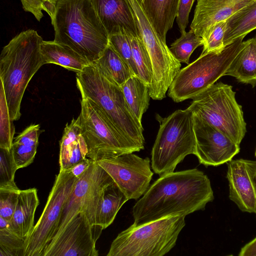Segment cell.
<instances>
[{
	"mask_svg": "<svg viewBox=\"0 0 256 256\" xmlns=\"http://www.w3.org/2000/svg\"><path fill=\"white\" fill-rule=\"evenodd\" d=\"M214 200L210 180L202 171L193 168L168 173L160 176L133 206V224L186 216L204 210Z\"/></svg>",
	"mask_w": 256,
	"mask_h": 256,
	"instance_id": "1",
	"label": "cell"
},
{
	"mask_svg": "<svg viewBox=\"0 0 256 256\" xmlns=\"http://www.w3.org/2000/svg\"><path fill=\"white\" fill-rule=\"evenodd\" d=\"M43 10L50 16L54 41L66 46L90 64L109 44V36L91 0H43Z\"/></svg>",
	"mask_w": 256,
	"mask_h": 256,
	"instance_id": "2",
	"label": "cell"
},
{
	"mask_svg": "<svg viewBox=\"0 0 256 256\" xmlns=\"http://www.w3.org/2000/svg\"><path fill=\"white\" fill-rule=\"evenodd\" d=\"M43 40L36 30L29 29L13 38L2 50L0 81L13 121L21 116V102L30 81L44 64L40 50Z\"/></svg>",
	"mask_w": 256,
	"mask_h": 256,
	"instance_id": "3",
	"label": "cell"
},
{
	"mask_svg": "<svg viewBox=\"0 0 256 256\" xmlns=\"http://www.w3.org/2000/svg\"><path fill=\"white\" fill-rule=\"evenodd\" d=\"M82 98H88L101 109L124 136L144 149L143 128L128 106L120 86L90 64L76 75Z\"/></svg>",
	"mask_w": 256,
	"mask_h": 256,
	"instance_id": "4",
	"label": "cell"
},
{
	"mask_svg": "<svg viewBox=\"0 0 256 256\" xmlns=\"http://www.w3.org/2000/svg\"><path fill=\"white\" fill-rule=\"evenodd\" d=\"M184 216H172L136 226L120 232L108 256H162L175 246L185 226Z\"/></svg>",
	"mask_w": 256,
	"mask_h": 256,
	"instance_id": "5",
	"label": "cell"
},
{
	"mask_svg": "<svg viewBox=\"0 0 256 256\" xmlns=\"http://www.w3.org/2000/svg\"><path fill=\"white\" fill-rule=\"evenodd\" d=\"M160 128L151 152V166L160 176L173 172L188 154H194L196 138L192 112L178 110L158 118Z\"/></svg>",
	"mask_w": 256,
	"mask_h": 256,
	"instance_id": "6",
	"label": "cell"
},
{
	"mask_svg": "<svg viewBox=\"0 0 256 256\" xmlns=\"http://www.w3.org/2000/svg\"><path fill=\"white\" fill-rule=\"evenodd\" d=\"M243 38H238L222 50L201 54L194 61L180 69L168 91V96L179 102L192 99L224 76L240 50Z\"/></svg>",
	"mask_w": 256,
	"mask_h": 256,
	"instance_id": "7",
	"label": "cell"
},
{
	"mask_svg": "<svg viewBox=\"0 0 256 256\" xmlns=\"http://www.w3.org/2000/svg\"><path fill=\"white\" fill-rule=\"evenodd\" d=\"M188 108L240 145L246 132V123L232 86L214 83L193 98Z\"/></svg>",
	"mask_w": 256,
	"mask_h": 256,
	"instance_id": "8",
	"label": "cell"
},
{
	"mask_svg": "<svg viewBox=\"0 0 256 256\" xmlns=\"http://www.w3.org/2000/svg\"><path fill=\"white\" fill-rule=\"evenodd\" d=\"M81 134L88 149L86 156L98 161L143 150L114 125L98 106L82 98L78 116Z\"/></svg>",
	"mask_w": 256,
	"mask_h": 256,
	"instance_id": "9",
	"label": "cell"
},
{
	"mask_svg": "<svg viewBox=\"0 0 256 256\" xmlns=\"http://www.w3.org/2000/svg\"><path fill=\"white\" fill-rule=\"evenodd\" d=\"M135 18L140 36L150 56L152 79L149 88L150 98L162 100L166 97L174 78L180 70V62L155 30L144 12L142 0H128Z\"/></svg>",
	"mask_w": 256,
	"mask_h": 256,
	"instance_id": "10",
	"label": "cell"
},
{
	"mask_svg": "<svg viewBox=\"0 0 256 256\" xmlns=\"http://www.w3.org/2000/svg\"><path fill=\"white\" fill-rule=\"evenodd\" d=\"M113 182L97 161L92 160L78 178L66 202L54 235L46 246L56 240L70 221L80 212H84L92 224H96L97 210L104 190Z\"/></svg>",
	"mask_w": 256,
	"mask_h": 256,
	"instance_id": "11",
	"label": "cell"
},
{
	"mask_svg": "<svg viewBox=\"0 0 256 256\" xmlns=\"http://www.w3.org/2000/svg\"><path fill=\"white\" fill-rule=\"evenodd\" d=\"M80 178L70 169L60 170L43 212L25 240L24 256H42L54 235L64 204Z\"/></svg>",
	"mask_w": 256,
	"mask_h": 256,
	"instance_id": "12",
	"label": "cell"
},
{
	"mask_svg": "<svg viewBox=\"0 0 256 256\" xmlns=\"http://www.w3.org/2000/svg\"><path fill=\"white\" fill-rule=\"evenodd\" d=\"M110 176L128 199L136 200L150 187L153 176L148 158L125 154L97 161Z\"/></svg>",
	"mask_w": 256,
	"mask_h": 256,
	"instance_id": "13",
	"label": "cell"
},
{
	"mask_svg": "<svg viewBox=\"0 0 256 256\" xmlns=\"http://www.w3.org/2000/svg\"><path fill=\"white\" fill-rule=\"evenodd\" d=\"M103 230L100 225L92 224L86 215L80 212L46 248L42 256H98L96 242Z\"/></svg>",
	"mask_w": 256,
	"mask_h": 256,
	"instance_id": "14",
	"label": "cell"
},
{
	"mask_svg": "<svg viewBox=\"0 0 256 256\" xmlns=\"http://www.w3.org/2000/svg\"><path fill=\"white\" fill-rule=\"evenodd\" d=\"M193 120L194 155L200 164L218 166L227 163L240 152V145L204 118L193 114Z\"/></svg>",
	"mask_w": 256,
	"mask_h": 256,
	"instance_id": "15",
	"label": "cell"
},
{
	"mask_svg": "<svg viewBox=\"0 0 256 256\" xmlns=\"http://www.w3.org/2000/svg\"><path fill=\"white\" fill-rule=\"evenodd\" d=\"M227 164L230 199L242 212L256 214V160L232 159Z\"/></svg>",
	"mask_w": 256,
	"mask_h": 256,
	"instance_id": "16",
	"label": "cell"
},
{
	"mask_svg": "<svg viewBox=\"0 0 256 256\" xmlns=\"http://www.w3.org/2000/svg\"><path fill=\"white\" fill-rule=\"evenodd\" d=\"M108 36L126 32L140 36L128 0H91Z\"/></svg>",
	"mask_w": 256,
	"mask_h": 256,
	"instance_id": "17",
	"label": "cell"
},
{
	"mask_svg": "<svg viewBox=\"0 0 256 256\" xmlns=\"http://www.w3.org/2000/svg\"><path fill=\"white\" fill-rule=\"evenodd\" d=\"M256 0H197L190 28L202 37L216 22L226 20L236 12Z\"/></svg>",
	"mask_w": 256,
	"mask_h": 256,
	"instance_id": "18",
	"label": "cell"
},
{
	"mask_svg": "<svg viewBox=\"0 0 256 256\" xmlns=\"http://www.w3.org/2000/svg\"><path fill=\"white\" fill-rule=\"evenodd\" d=\"M38 204L36 188L20 190L16 209L8 222V230L26 240L34 226V214Z\"/></svg>",
	"mask_w": 256,
	"mask_h": 256,
	"instance_id": "19",
	"label": "cell"
},
{
	"mask_svg": "<svg viewBox=\"0 0 256 256\" xmlns=\"http://www.w3.org/2000/svg\"><path fill=\"white\" fill-rule=\"evenodd\" d=\"M60 169L68 170L86 158L88 149L78 117L67 124L60 143Z\"/></svg>",
	"mask_w": 256,
	"mask_h": 256,
	"instance_id": "20",
	"label": "cell"
},
{
	"mask_svg": "<svg viewBox=\"0 0 256 256\" xmlns=\"http://www.w3.org/2000/svg\"><path fill=\"white\" fill-rule=\"evenodd\" d=\"M224 76L235 78L239 82L256 86V36L242 42V46Z\"/></svg>",
	"mask_w": 256,
	"mask_h": 256,
	"instance_id": "21",
	"label": "cell"
},
{
	"mask_svg": "<svg viewBox=\"0 0 256 256\" xmlns=\"http://www.w3.org/2000/svg\"><path fill=\"white\" fill-rule=\"evenodd\" d=\"M180 0H142V4L155 30L164 42L176 18Z\"/></svg>",
	"mask_w": 256,
	"mask_h": 256,
	"instance_id": "22",
	"label": "cell"
},
{
	"mask_svg": "<svg viewBox=\"0 0 256 256\" xmlns=\"http://www.w3.org/2000/svg\"><path fill=\"white\" fill-rule=\"evenodd\" d=\"M44 64H54L78 72L90 64L86 60L68 46L54 40H43L40 46Z\"/></svg>",
	"mask_w": 256,
	"mask_h": 256,
	"instance_id": "23",
	"label": "cell"
},
{
	"mask_svg": "<svg viewBox=\"0 0 256 256\" xmlns=\"http://www.w3.org/2000/svg\"><path fill=\"white\" fill-rule=\"evenodd\" d=\"M92 64L108 79L120 86L131 76H135L110 44L100 56Z\"/></svg>",
	"mask_w": 256,
	"mask_h": 256,
	"instance_id": "24",
	"label": "cell"
},
{
	"mask_svg": "<svg viewBox=\"0 0 256 256\" xmlns=\"http://www.w3.org/2000/svg\"><path fill=\"white\" fill-rule=\"evenodd\" d=\"M224 43L226 46L238 38H244L256 29V0L226 20Z\"/></svg>",
	"mask_w": 256,
	"mask_h": 256,
	"instance_id": "25",
	"label": "cell"
},
{
	"mask_svg": "<svg viewBox=\"0 0 256 256\" xmlns=\"http://www.w3.org/2000/svg\"><path fill=\"white\" fill-rule=\"evenodd\" d=\"M128 200L113 182L104 190L98 206L96 218V224L104 230L110 226L123 204Z\"/></svg>",
	"mask_w": 256,
	"mask_h": 256,
	"instance_id": "26",
	"label": "cell"
},
{
	"mask_svg": "<svg viewBox=\"0 0 256 256\" xmlns=\"http://www.w3.org/2000/svg\"><path fill=\"white\" fill-rule=\"evenodd\" d=\"M120 88L128 106L142 124L143 114L149 106L150 96L148 87L138 76H133Z\"/></svg>",
	"mask_w": 256,
	"mask_h": 256,
	"instance_id": "27",
	"label": "cell"
},
{
	"mask_svg": "<svg viewBox=\"0 0 256 256\" xmlns=\"http://www.w3.org/2000/svg\"><path fill=\"white\" fill-rule=\"evenodd\" d=\"M130 38L138 77L149 88L152 79V68L150 56L140 37L130 35Z\"/></svg>",
	"mask_w": 256,
	"mask_h": 256,
	"instance_id": "28",
	"label": "cell"
},
{
	"mask_svg": "<svg viewBox=\"0 0 256 256\" xmlns=\"http://www.w3.org/2000/svg\"><path fill=\"white\" fill-rule=\"evenodd\" d=\"M202 44V38L197 36L190 29L172 42L170 50L180 62L188 64L192 53L198 47Z\"/></svg>",
	"mask_w": 256,
	"mask_h": 256,
	"instance_id": "29",
	"label": "cell"
},
{
	"mask_svg": "<svg viewBox=\"0 0 256 256\" xmlns=\"http://www.w3.org/2000/svg\"><path fill=\"white\" fill-rule=\"evenodd\" d=\"M0 148L11 150L15 128L10 118L4 87L0 83Z\"/></svg>",
	"mask_w": 256,
	"mask_h": 256,
	"instance_id": "30",
	"label": "cell"
},
{
	"mask_svg": "<svg viewBox=\"0 0 256 256\" xmlns=\"http://www.w3.org/2000/svg\"><path fill=\"white\" fill-rule=\"evenodd\" d=\"M226 24V20L220 21L206 30L202 36L203 41L202 54L220 51L226 46L224 43Z\"/></svg>",
	"mask_w": 256,
	"mask_h": 256,
	"instance_id": "31",
	"label": "cell"
},
{
	"mask_svg": "<svg viewBox=\"0 0 256 256\" xmlns=\"http://www.w3.org/2000/svg\"><path fill=\"white\" fill-rule=\"evenodd\" d=\"M109 44L126 62L133 74L138 76V70L133 58L130 34L122 32L110 35Z\"/></svg>",
	"mask_w": 256,
	"mask_h": 256,
	"instance_id": "32",
	"label": "cell"
},
{
	"mask_svg": "<svg viewBox=\"0 0 256 256\" xmlns=\"http://www.w3.org/2000/svg\"><path fill=\"white\" fill-rule=\"evenodd\" d=\"M24 244L8 228L0 229V256H24Z\"/></svg>",
	"mask_w": 256,
	"mask_h": 256,
	"instance_id": "33",
	"label": "cell"
},
{
	"mask_svg": "<svg viewBox=\"0 0 256 256\" xmlns=\"http://www.w3.org/2000/svg\"><path fill=\"white\" fill-rule=\"evenodd\" d=\"M20 190L16 184L0 186V216L8 222L16 209Z\"/></svg>",
	"mask_w": 256,
	"mask_h": 256,
	"instance_id": "34",
	"label": "cell"
},
{
	"mask_svg": "<svg viewBox=\"0 0 256 256\" xmlns=\"http://www.w3.org/2000/svg\"><path fill=\"white\" fill-rule=\"evenodd\" d=\"M17 170L11 150L0 148V186L16 185L14 180Z\"/></svg>",
	"mask_w": 256,
	"mask_h": 256,
	"instance_id": "35",
	"label": "cell"
},
{
	"mask_svg": "<svg viewBox=\"0 0 256 256\" xmlns=\"http://www.w3.org/2000/svg\"><path fill=\"white\" fill-rule=\"evenodd\" d=\"M37 148V146L13 142L11 150L18 169L26 167L33 162Z\"/></svg>",
	"mask_w": 256,
	"mask_h": 256,
	"instance_id": "36",
	"label": "cell"
},
{
	"mask_svg": "<svg viewBox=\"0 0 256 256\" xmlns=\"http://www.w3.org/2000/svg\"><path fill=\"white\" fill-rule=\"evenodd\" d=\"M195 0H180L176 21L181 34L186 32L189 14Z\"/></svg>",
	"mask_w": 256,
	"mask_h": 256,
	"instance_id": "37",
	"label": "cell"
},
{
	"mask_svg": "<svg viewBox=\"0 0 256 256\" xmlns=\"http://www.w3.org/2000/svg\"><path fill=\"white\" fill-rule=\"evenodd\" d=\"M23 9L33 14L40 22L44 16L42 13L43 0H20Z\"/></svg>",
	"mask_w": 256,
	"mask_h": 256,
	"instance_id": "38",
	"label": "cell"
},
{
	"mask_svg": "<svg viewBox=\"0 0 256 256\" xmlns=\"http://www.w3.org/2000/svg\"><path fill=\"white\" fill-rule=\"evenodd\" d=\"M92 160L90 158H86L74 166L70 170L75 176L80 178L88 168Z\"/></svg>",
	"mask_w": 256,
	"mask_h": 256,
	"instance_id": "39",
	"label": "cell"
},
{
	"mask_svg": "<svg viewBox=\"0 0 256 256\" xmlns=\"http://www.w3.org/2000/svg\"><path fill=\"white\" fill-rule=\"evenodd\" d=\"M239 256H256V236L240 249Z\"/></svg>",
	"mask_w": 256,
	"mask_h": 256,
	"instance_id": "40",
	"label": "cell"
},
{
	"mask_svg": "<svg viewBox=\"0 0 256 256\" xmlns=\"http://www.w3.org/2000/svg\"><path fill=\"white\" fill-rule=\"evenodd\" d=\"M255 156H256V152H255Z\"/></svg>",
	"mask_w": 256,
	"mask_h": 256,
	"instance_id": "41",
	"label": "cell"
}]
</instances>
